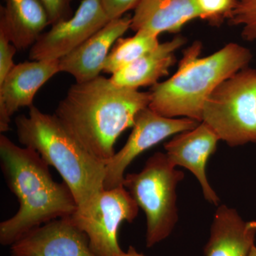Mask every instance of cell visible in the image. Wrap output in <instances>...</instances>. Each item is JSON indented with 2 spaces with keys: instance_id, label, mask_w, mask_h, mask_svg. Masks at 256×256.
<instances>
[{
  "instance_id": "23",
  "label": "cell",
  "mask_w": 256,
  "mask_h": 256,
  "mask_svg": "<svg viewBox=\"0 0 256 256\" xmlns=\"http://www.w3.org/2000/svg\"><path fill=\"white\" fill-rule=\"evenodd\" d=\"M140 0H100L110 20L122 18L127 12L134 10Z\"/></svg>"
},
{
  "instance_id": "14",
  "label": "cell",
  "mask_w": 256,
  "mask_h": 256,
  "mask_svg": "<svg viewBox=\"0 0 256 256\" xmlns=\"http://www.w3.org/2000/svg\"><path fill=\"white\" fill-rule=\"evenodd\" d=\"M256 220L246 222L238 212L220 205L214 216L205 256H248L255 246Z\"/></svg>"
},
{
  "instance_id": "18",
  "label": "cell",
  "mask_w": 256,
  "mask_h": 256,
  "mask_svg": "<svg viewBox=\"0 0 256 256\" xmlns=\"http://www.w3.org/2000/svg\"><path fill=\"white\" fill-rule=\"evenodd\" d=\"M160 44L158 36L144 31H138L128 38L120 37L111 48L102 72L112 75L154 50Z\"/></svg>"
},
{
  "instance_id": "5",
  "label": "cell",
  "mask_w": 256,
  "mask_h": 256,
  "mask_svg": "<svg viewBox=\"0 0 256 256\" xmlns=\"http://www.w3.org/2000/svg\"><path fill=\"white\" fill-rule=\"evenodd\" d=\"M184 173L170 163L165 153H154L140 172L124 176L122 185L146 216V246L151 248L168 238L178 220V184Z\"/></svg>"
},
{
  "instance_id": "19",
  "label": "cell",
  "mask_w": 256,
  "mask_h": 256,
  "mask_svg": "<svg viewBox=\"0 0 256 256\" xmlns=\"http://www.w3.org/2000/svg\"><path fill=\"white\" fill-rule=\"evenodd\" d=\"M226 18L230 24L242 26L246 41L256 40V0H235Z\"/></svg>"
},
{
  "instance_id": "9",
  "label": "cell",
  "mask_w": 256,
  "mask_h": 256,
  "mask_svg": "<svg viewBox=\"0 0 256 256\" xmlns=\"http://www.w3.org/2000/svg\"><path fill=\"white\" fill-rule=\"evenodd\" d=\"M110 21L100 0H82L68 20L52 25L30 48L32 60H60Z\"/></svg>"
},
{
  "instance_id": "25",
  "label": "cell",
  "mask_w": 256,
  "mask_h": 256,
  "mask_svg": "<svg viewBox=\"0 0 256 256\" xmlns=\"http://www.w3.org/2000/svg\"><path fill=\"white\" fill-rule=\"evenodd\" d=\"M248 256H256V246H252V250H250V254H249Z\"/></svg>"
},
{
  "instance_id": "11",
  "label": "cell",
  "mask_w": 256,
  "mask_h": 256,
  "mask_svg": "<svg viewBox=\"0 0 256 256\" xmlns=\"http://www.w3.org/2000/svg\"><path fill=\"white\" fill-rule=\"evenodd\" d=\"M220 138L208 126L200 122L190 130L175 134L165 143L166 156L173 166H182L194 175L201 185L205 200L220 205V198L207 178V162L216 150Z\"/></svg>"
},
{
  "instance_id": "2",
  "label": "cell",
  "mask_w": 256,
  "mask_h": 256,
  "mask_svg": "<svg viewBox=\"0 0 256 256\" xmlns=\"http://www.w3.org/2000/svg\"><path fill=\"white\" fill-rule=\"evenodd\" d=\"M0 162L18 210L0 224V242L11 246L32 229L56 218L73 215L77 204L65 183L54 180L48 164L34 150L18 146L0 136Z\"/></svg>"
},
{
  "instance_id": "3",
  "label": "cell",
  "mask_w": 256,
  "mask_h": 256,
  "mask_svg": "<svg viewBox=\"0 0 256 256\" xmlns=\"http://www.w3.org/2000/svg\"><path fill=\"white\" fill-rule=\"evenodd\" d=\"M196 42L184 52L176 73L152 87L149 108L166 118L182 117L202 122L205 102L218 86L252 60L250 50L230 43L206 57Z\"/></svg>"
},
{
  "instance_id": "1",
  "label": "cell",
  "mask_w": 256,
  "mask_h": 256,
  "mask_svg": "<svg viewBox=\"0 0 256 256\" xmlns=\"http://www.w3.org/2000/svg\"><path fill=\"white\" fill-rule=\"evenodd\" d=\"M150 99V92L118 86L99 76L73 84L54 114L84 149L106 163L116 153L118 138L132 128L136 116L149 106Z\"/></svg>"
},
{
  "instance_id": "10",
  "label": "cell",
  "mask_w": 256,
  "mask_h": 256,
  "mask_svg": "<svg viewBox=\"0 0 256 256\" xmlns=\"http://www.w3.org/2000/svg\"><path fill=\"white\" fill-rule=\"evenodd\" d=\"M12 256H99L70 216L32 229L10 246Z\"/></svg>"
},
{
  "instance_id": "20",
  "label": "cell",
  "mask_w": 256,
  "mask_h": 256,
  "mask_svg": "<svg viewBox=\"0 0 256 256\" xmlns=\"http://www.w3.org/2000/svg\"><path fill=\"white\" fill-rule=\"evenodd\" d=\"M204 20L217 22L226 18L235 0H197Z\"/></svg>"
},
{
  "instance_id": "7",
  "label": "cell",
  "mask_w": 256,
  "mask_h": 256,
  "mask_svg": "<svg viewBox=\"0 0 256 256\" xmlns=\"http://www.w3.org/2000/svg\"><path fill=\"white\" fill-rule=\"evenodd\" d=\"M139 206L124 185L104 188L84 210L70 216L74 224L88 238L90 246L99 256H119L118 230L124 222L136 220Z\"/></svg>"
},
{
  "instance_id": "8",
  "label": "cell",
  "mask_w": 256,
  "mask_h": 256,
  "mask_svg": "<svg viewBox=\"0 0 256 256\" xmlns=\"http://www.w3.org/2000/svg\"><path fill=\"white\" fill-rule=\"evenodd\" d=\"M200 124L186 118L164 117L148 107L140 111L126 144L106 163L104 188L109 190L122 185L128 166L146 150L170 136L194 129Z\"/></svg>"
},
{
  "instance_id": "6",
  "label": "cell",
  "mask_w": 256,
  "mask_h": 256,
  "mask_svg": "<svg viewBox=\"0 0 256 256\" xmlns=\"http://www.w3.org/2000/svg\"><path fill=\"white\" fill-rule=\"evenodd\" d=\"M228 146L256 143V70L246 68L218 86L205 102L202 121Z\"/></svg>"
},
{
  "instance_id": "16",
  "label": "cell",
  "mask_w": 256,
  "mask_h": 256,
  "mask_svg": "<svg viewBox=\"0 0 256 256\" xmlns=\"http://www.w3.org/2000/svg\"><path fill=\"white\" fill-rule=\"evenodd\" d=\"M50 25L41 0H5L0 6V32L18 50L31 48Z\"/></svg>"
},
{
  "instance_id": "13",
  "label": "cell",
  "mask_w": 256,
  "mask_h": 256,
  "mask_svg": "<svg viewBox=\"0 0 256 256\" xmlns=\"http://www.w3.org/2000/svg\"><path fill=\"white\" fill-rule=\"evenodd\" d=\"M60 72V60L15 64L0 84V106L11 117L21 108L31 107L38 90Z\"/></svg>"
},
{
  "instance_id": "17",
  "label": "cell",
  "mask_w": 256,
  "mask_h": 256,
  "mask_svg": "<svg viewBox=\"0 0 256 256\" xmlns=\"http://www.w3.org/2000/svg\"><path fill=\"white\" fill-rule=\"evenodd\" d=\"M186 38L176 36L160 44L154 50L112 74L111 82L120 87L136 89L156 85L160 78L169 74L176 62L174 53L184 44Z\"/></svg>"
},
{
  "instance_id": "22",
  "label": "cell",
  "mask_w": 256,
  "mask_h": 256,
  "mask_svg": "<svg viewBox=\"0 0 256 256\" xmlns=\"http://www.w3.org/2000/svg\"><path fill=\"white\" fill-rule=\"evenodd\" d=\"M16 50L9 38L0 32V84L15 65L14 56Z\"/></svg>"
},
{
  "instance_id": "24",
  "label": "cell",
  "mask_w": 256,
  "mask_h": 256,
  "mask_svg": "<svg viewBox=\"0 0 256 256\" xmlns=\"http://www.w3.org/2000/svg\"><path fill=\"white\" fill-rule=\"evenodd\" d=\"M119 256H146L136 250V248L130 246L127 252H122Z\"/></svg>"
},
{
  "instance_id": "4",
  "label": "cell",
  "mask_w": 256,
  "mask_h": 256,
  "mask_svg": "<svg viewBox=\"0 0 256 256\" xmlns=\"http://www.w3.org/2000/svg\"><path fill=\"white\" fill-rule=\"evenodd\" d=\"M18 142L36 150L63 178L84 210L104 190L106 163L92 156L64 128L55 114H44L36 106L28 116L15 120Z\"/></svg>"
},
{
  "instance_id": "15",
  "label": "cell",
  "mask_w": 256,
  "mask_h": 256,
  "mask_svg": "<svg viewBox=\"0 0 256 256\" xmlns=\"http://www.w3.org/2000/svg\"><path fill=\"white\" fill-rule=\"evenodd\" d=\"M196 18H202L197 0H140L131 18L130 28L159 36L163 32L178 33Z\"/></svg>"
},
{
  "instance_id": "12",
  "label": "cell",
  "mask_w": 256,
  "mask_h": 256,
  "mask_svg": "<svg viewBox=\"0 0 256 256\" xmlns=\"http://www.w3.org/2000/svg\"><path fill=\"white\" fill-rule=\"evenodd\" d=\"M130 26V16L110 20L78 48L60 60V72L72 75L76 82L97 78L104 72L106 58L114 44Z\"/></svg>"
},
{
  "instance_id": "21",
  "label": "cell",
  "mask_w": 256,
  "mask_h": 256,
  "mask_svg": "<svg viewBox=\"0 0 256 256\" xmlns=\"http://www.w3.org/2000/svg\"><path fill=\"white\" fill-rule=\"evenodd\" d=\"M74 0H41L42 4L44 5L50 25L68 20L73 16L72 2Z\"/></svg>"
}]
</instances>
